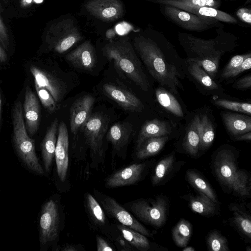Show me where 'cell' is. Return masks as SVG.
Masks as SVG:
<instances>
[{
  "label": "cell",
  "instance_id": "6da1fadb",
  "mask_svg": "<svg viewBox=\"0 0 251 251\" xmlns=\"http://www.w3.org/2000/svg\"><path fill=\"white\" fill-rule=\"evenodd\" d=\"M136 52L150 75L161 85L176 95L185 77L184 59L160 31L149 28L134 38Z\"/></svg>",
  "mask_w": 251,
  "mask_h": 251
},
{
  "label": "cell",
  "instance_id": "7a4b0ae2",
  "mask_svg": "<svg viewBox=\"0 0 251 251\" xmlns=\"http://www.w3.org/2000/svg\"><path fill=\"white\" fill-rule=\"evenodd\" d=\"M216 35L208 39L190 33L178 32L177 38L186 55V59L199 64L215 80L222 57L235 50L240 45L239 38L226 31L224 27L216 29Z\"/></svg>",
  "mask_w": 251,
  "mask_h": 251
},
{
  "label": "cell",
  "instance_id": "3957f363",
  "mask_svg": "<svg viewBox=\"0 0 251 251\" xmlns=\"http://www.w3.org/2000/svg\"><path fill=\"white\" fill-rule=\"evenodd\" d=\"M103 55L142 90L148 92L150 83L141 62L131 44L124 40L110 42L102 49Z\"/></svg>",
  "mask_w": 251,
  "mask_h": 251
},
{
  "label": "cell",
  "instance_id": "277c9868",
  "mask_svg": "<svg viewBox=\"0 0 251 251\" xmlns=\"http://www.w3.org/2000/svg\"><path fill=\"white\" fill-rule=\"evenodd\" d=\"M13 144L16 154L24 166L37 175L46 173L36 155L34 141L29 137L24 122L22 104L17 102L12 111Z\"/></svg>",
  "mask_w": 251,
  "mask_h": 251
},
{
  "label": "cell",
  "instance_id": "5b68a950",
  "mask_svg": "<svg viewBox=\"0 0 251 251\" xmlns=\"http://www.w3.org/2000/svg\"><path fill=\"white\" fill-rule=\"evenodd\" d=\"M214 170L220 181L240 196L247 195L250 190L248 176L236 167L235 158L231 151H218L214 162Z\"/></svg>",
  "mask_w": 251,
  "mask_h": 251
},
{
  "label": "cell",
  "instance_id": "8992f818",
  "mask_svg": "<svg viewBox=\"0 0 251 251\" xmlns=\"http://www.w3.org/2000/svg\"><path fill=\"white\" fill-rule=\"evenodd\" d=\"M58 201L51 197L42 206L38 220L41 251H46L58 240L61 231V213Z\"/></svg>",
  "mask_w": 251,
  "mask_h": 251
},
{
  "label": "cell",
  "instance_id": "52a82bcc",
  "mask_svg": "<svg viewBox=\"0 0 251 251\" xmlns=\"http://www.w3.org/2000/svg\"><path fill=\"white\" fill-rule=\"evenodd\" d=\"M108 119L100 113L91 115L81 127L85 143L90 149L92 166L98 167L105 157L103 139L107 129Z\"/></svg>",
  "mask_w": 251,
  "mask_h": 251
},
{
  "label": "cell",
  "instance_id": "ba28073f",
  "mask_svg": "<svg viewBox=\"0 0 251 251\" xmlns=\"http://www.w3.org/2000/svg\"><path fill=\"white\" fill-rule=\"evenodd\" d=\"M161 13L169 21L186 30L202 32L214 27H224L217 20L199 16L176 7L159 4Z\"/></svg>",
  "mask_w": 251,
  "mask_h": 251
},
{
  "label": "cell",
  "instance_id": "9c48e42d",
  "mask_svg": "<svg viewBox=\"0 0 251 251\" xmlns=\"http://www.w3.org/2000/svg\"><path fill=\"white\" fill-rule=\"evenodd\" d=\"M126 206L138 219L147 224L160 227L165 222L167 203L162 198L158 197L152 201L139 199Z\"/></svg>",
  "mask_w": 251,
  "mask_h": 251
},
{
  "label": "cell",
  "instance_id": "30bf717a",
  "mask_svg": "<svg viewBox=\"0 0 251 251\" xmlns=\"http://www.w3.org/2000/svg\"><path fill=\"white\" fill-rule=\"evenodd\" d=\"M30 70L35 83L47 89L56 102L62 100L73 88L72 80L65 72H52L35 66H31Z\"/></svg>",
  "mask_w": 251,
  "mask_h": 251
},
{
  "label": "cell",
  "instance_id": "8fae6325",
  "mask_svg": "<svg viewBox=\"0 0 251 251\" xmlns=\"http://www.w3.org/2000/svg\"><path fill=\"white\" fill-rule=\"evenodd\" d=\"M94 194L104 211L110 217L119 224L132 228L147 237H151V231L114 198L95 189H94Z\"/></svg>",
  "mask_w": 251,
  "mask_h": 251
},
{
  "label": "cell",
  "instance_id": "7c38bea8",
  "mask_svg": "<svg viewBox=\"0 0 251 251\" xmlns=\"http://www.w3.org/2000/svg\"><path fill=\"white\" fill-rule=\"evenodd\" d=\"M81 35L74 21L64 19L55 25L50 31L49 43L51 50L63 53L81 40Z\"/></svg>",
  "mask_w": 251,
  "mask_h": 251
},
{
  "label": "cell",
  "instance_id": "4fadbf2b",
  "mask_svg": "<svg viewBox=\"0 0 251 251\" xmlns=\"http://www.w3.org/2000/svg\"><path fill=\"white\" fill-rule=\"evenodd\" d=\"M185 75L195 83L201 92L205 95H219L224 89L213 80L197 62L184 59Z\"/></svg>",
  "mask_w": 251,
  "mask_h": 251
},
{
  "label": "cell",
  "instance_id": "5bb4252c",
  "mask_svg": "<svg viewBox=\"0 0 251 251\" xmlns=\"http://www.w3.org/2000/svg\"><path fill=\"white\" fill-rule=\"evenodd\" d=\"M102 89L108 98L125 110L140 112L144 108L140 100L125 88L112 83H105L103 85Z\"/></svg>",
  "mask_w": 251,
  "mask_h": 251
},
{
  "label": "cell",
  "instance_id": "9a60e30c",
  "mask_svg": "<svg viewBox=\"0 0 251 251\" xmlns=\"http://www.w3.org/2000/svg\"><path fill=\"white\" fill-rule=\"evenodd\" d=\"M85 7L92 16L104 22H111L121 18L124 13L120 0H89Z\"/></svg>",
  "mask_w": 251,
  "mask_h": 251
},
{
  "label": "cell",
  "instance_id": "2e32d148",
  "mask_svg": "<svg viewBox=\"0 0 251 251\" xmlns=\"http://www.w3.org/2000/svg\"><path fill=\"white\" fill-rule=\"evenodd\" d=\"M69 134L66 125L61 122L58 125L55 150L56 170L59 179L63 182L67 177L69 166Z\"/></svg>",
  "mask_w": 251,
  "mask_h": 251
},
{
  "label": "cell",
  "instance_id": "e0dca14e",
  "mask_svg": "<svg viewBox=\"0 0 251 251\" xmlns=\"http://www.w3.org/2000/svg\"><path fill=\"white\" fill-rule=\"evenodd\" d=\"M146 166L145 163H134L118 170L106 178L105 186L112 188L135 184L141 178Z\"/></svg>",
  "mask_w": 251,
  "mask_h": 251
},
{
  "label": "cell",
  "instance_id": "ac0fdd59",
  "mask_svg": "<svg viewBox=\"0 0 251 251\" xmlns=\"http://www.w3.org/2000/svg\"><path fill=\"white\" fill-rule=\"evenodd\" d=\"M132 129L128 122H118L112 126L107 133V141L111 144L113 151L123 159L126 156Z\"/></svg>",
  "mask_w": 251,
  "mask_h": 251
},
{
  "label": "cell",
  "instance_id": "d6986e66",
  "mask_svg": "<svg viewBox=\"0 0 251 251\" xmlns=\"http://www.w3.org/2000/svg\"><path fill=\"white\" fill-rule=\"evenodd\" d=\"M66 59L76 69L92 70L97 63L95 48L89 41H86L66 54Z\"/></svg>",
  "mask_w": 251,
  "mask_h": 251
},
{
  "label": "cell",
  "instance_id": "ffe728a7",
  "mask_svg": "<svg viewBox=\"0 0 251 251\" xmlns=\"http://www.w3.org/2000/svg\"><path fill=\"white\" fill-rule=\"evenodd\" d=\"M95 99L89 95L76 100L70 108V129L76 134L91 115Z\"/></svg>",
  "mask_w": 251,
  "mask_h": 251
},
{
  "label": "cell",
  "instance_id": "44dd1931",
  "mask_svg": "<svg viewBox=\"0 0 251 251\" xmlns=\"http://www.w3.org/2000/svg\"><path fill=\"white\" fill-rule=\"evenodd\" d=\"M23 108L27 131L29 135L33 136L39 128L40 111L37 98L29 86L25 88Z\"/></svg>",
  "mask_w": 251,
  "mask_h": 251
},
{
  "label": "cell",
  "instance_id": "7402d4cb",
  "mask_svg": "<svg viewBox=\"0 0 251 251\" xmlns=\"http://www.w3.org/2000/svg\"><path fill=\"white\" fill-rule=\"evenodd\" d=\"M58 125V120L55 118L48 129L40 145L43 168L46 173H50L54 157Z\"/></svg>",
  "mask_w": 251,
  "mask_h": 251
},
{
  "label": "cell",
  "instance_id": "603a6c76",
  "mask_svg": "<svg viewBox=\"0 0 251 251\" xmlns=\"http://www.w3.org/2000/svg\"><path fill=\"white\" fill-rule=\"evenodd\" d=\"M221 117L226 129L235 136L251 131V116L229 111H222Z\"/></svg>",
  "mask_w": 251,
  "mask_h": 251
},
{
  "label": "cell",
  "instance_id": "cb8c5ba5",
  "mask_svg": "<svg viewBox=\"0 0 251 251\" xmlns=\"http://www.w3.org/2000/svg\"><path fill=\"white\" fill-rule=\"evenodd\" d=\"M166 4L176 7L199 16L212 19L220 22L235 25L239 23L238 20L232 15L214 7L187 6L176 3Z\"/></svg>",
  "mask_w": 251,
  "mask_h": 251
},
{
  "label": "cell",
  "instance_id": "d4e9b609",
  "mask_svg": "<svg viewBox=\"0 0 251 251\" xmlns=\"http://www.w3.org/2000/svg\"><path fill=\"white\" fill-rule=\"evenodd\" d=\"M84 206L88 219L95 227L104 233L108 229V221L105 211L97 200L89 192L84 195Z\"/></svg>",
  "mask_w": 251,
  "mask_h": 251
},
{
  "label": "cell",
  "instance_id": "484cf974",
  "mask_svg": "<svg viewBox=\"0 0 251 251\" xmlns=\"http://www.w3.org/2000/svg\"><path fill=\"white\" fill-rule=\"evenodd\" d=\"M155 95L157 103L164 111L177 118L184 117V109L176 95L162 86L155 89Z\"/></svg>",
  "mask_w": 251,
  "mask_h": 251
},
{
  "label": "cell",
  "instance_id": "4316f807",
  "mask_svg": "<svg viewBox=\"0 0 251 251\" xmlns=\"http://www.w3.org/2000/svg\"><path fill=\"white\" fill-rule=\"evenodd\" d=\"M172 127L168 122L157 119L147 121L142 126L138 135L136 149L147 139L169 136Z\"/></svg>",
  "mask_w": 251,
  "mask_h": 251
},
{
  "label": "cell",
  "instance_id": "83f0119b",
  "mask_svg": "<svg viewBox=\"0 0 251 251\" xmlns=\"http://www.w3.org/2000/svg\"><path fill=\"white\" fill-rule=\"evenodd\" d=\"M200 135L199 127V116L196 115L186 128L183 146L187 153L196 155L200 149Z\"/></svg>",
  "mask_w": 251,
  "mask_h": 251
},
{
  "label": "cell",
  "instance_id": "f1b7e54d",
  "mask_svg": "<svg viewBox=\"0 0 251 251\" xmlns=\"http://www.w3.org/2000/svg\"><path fill=\"white\" fill-rule=\"evenodd\" d=\"M116 227L132 248L141 251L150 250V243L147 236L121 224L116 225Z\"/></svg>",
  "mask_w": 251,
  "mask_h": 251
},
{
  "label": "cell",
  "instance_id": "f546056e",
  "mask_svg": "<svg viewBox=\"0 0 251 251\" xmlns=\"http://www.w3.org/2000/svg\"><path fill=\"white\" fill-rule=\"evenodd\" d=\"M169 139V136L147 139L136 149L135 157L143 159L158 153Z\"/></svg>",
  "mask_w": 251,
  "mask_h": 251
},
{
  "label": "cell",
  "instance_id": "4dcf8cb0",
  "mask_svg": "<svg viewBox=\"0 0 251 251\" xmlns=\"http://www.w3.org/2000/svg\"><path fill=\"white\" fill-rule=\"evenodd\" d=\"M198 116L200 135V149L205 150L211 145L214 140L215 127L208 114L203 113Z\"/></svg>",
  "mask_w": 251,
  "mask_h": 251
},
{
  "label": "cell",
  "instance_id": "1f68e13d",
  "mask_svg": "<svg viewBox=\"0 0 251 251\" xmlns=\"http://www.w3.org/2000/svg\"><path fill=\"white\" fill-rule=\"evenodd\" d=\"M215 204L209 197L200 192L196 197H191L189 201L191 209L204 216L211 215L215 212Z\"/></svg>",
  "mask_w": 251,
  "mask_h": 251
},
{
  "label": "cell",
  "instance_id": "d6a6232c",
  "mask_svg": "<svg viewBox=\"0 0 251 251\" xmlns=\"http://www.w3.org/2000/svg\"><path fill=\"white\" fill-rule=\"evenodd\" d=\"M193 233L191 224L185 219H181L172 230V235L175 244L180 248L186 247Z\"/></svg>",
  "mask_w": 251,
  "mask_h": 251
},
{
  "label": "cell",
  "instance_id": "836d02e7",
  "mask_svg": "<svg viewBox=\"0 0 251 251\" xmlns=\"http://www.w3.org/2000/svg\"><path fill=\"white\" fill-rule=\"evenodd\" d=\"M186 176L188 182L200 193L209 197L215 203L217 202V198L214 190L207 182L196 172L188 171Z\"/></svg>",
  "mask_w": 251,
  "mask_h": 251
},
{
  "label": "cell",
  "instance_id": "e575fe53",
  "mask_svg": "<svg viewBox=\"0 0 251 251\" xmlns=\"http://www.w3.org/2000/svg\"><path fill=\"white\" fill-rule=\"evenodd\" d=\"M233 212V220L239 230L249 239H251V220L247 213L239 207L233 205L230 207Z\"/></svg>",
  "mask_w": 251,
  "mask_h": 251
},
{
  "label": "cell",
  "instance_id": "d590c367",
  "mask_svg": "<svg viewBox=\"0 0 251 251\" xmlns=\"http://www.w3.org/2000/svg\"><path fill=\"white\" fill-rule=\"evenodd\" d=\"M175 156L171 154L160 161L156 166L154 174L152 176L151 182L153 185L159 184L164 178L169 171L172 168Z\"/></svg>",
  "mask_w": 251,
  "mask_h": 251
},
{
  "label": "cell",
  "instance_id": "8d00e7d4",
  "mask_svg": "<svg viewBox=\"0 0 251 251\" xmlns=\"http://www.w3.org/2000/svg\"><path fill=\"white\" fill-rule=\"evenodd\" d=\"M155 4H166L176 3L187 6H208L218 9L222 5L221 0H146Z\"/></svg>",
  "mask_w": 251,
  "mask_h": 251
},
{
  "label": "cell",
  "instance_id": "74e56055",
  "mask_svg": "<svg viewBox=\"0 0 251 251\" xmlns=\"http://www.w3.org/2000/svg\"><path fill=\"white\" fill-rule=\"evenodd\" d=\"M214 104L220 107L249 116L251 115V104L248 102L232 101L219 99L214 101Z\"/></svg>",
  "mask_w": 251,
  "mask_h": 251
},
{
  "label": "cell",
  "instance_id": "f35d334b",
  "mask_svg": "<svg viewBox=\"0 0 251 251\" xmlns=\"http://www.w3.org/2000/svg\"><path fill=\"white\" fill-rule=\"evenodd\" d=\"M207 244L211 251H229L227 240L217 230L212 231L209 233L207 238Z\"/></svg>",
  "mask_w": 251,
  "mask_h": 251
},
{
  "label": "cell",
  "instance_id": "ab89813d",
  "mask_svg": "<svg viewBox=\"0 0 251 251\" xmlns=\"http://www.w3.org/2000/svg\"><path fill=\"white\" fill-rule=\"evenodd\" d=\"M35 89L39 99L44 107L50 113H52L58 109L57 102L45 88L35 83Z\"/></svg>",
  "mask_w": 251,
  "mask_h": 251
},
{
  "label": "cell",
  "instance_id": "60d3db41",
  "mask_svg": "<svg viewBox=\"0 0 251 251\" xmlns=\"http://www.w3.org/2000/svg\"><path fill=\"white\" fill-rule=\"evenodd\" d=\"M248 53L233 56L224 68L221 74V78L222 79H227L232 78L233 74L239 67L247 56Z\"/></svg>",
  "mask_w": 251,
  "mask_h": 251
},
{
  "label": "cell",
  "instance_id": "b9f144b4",
  "mask_svg": "<svg viewBox=\"0 0 251 251\" xmlns=\"http://www.w3.org/2000/svg\"><path fill=\"white\" fill-rule=\"evenodd\" d=\"M235 14L238 19L243 23L249 25L251 24V9L248 7L239 8Z\"/></svg>",
  "mask_w": 251,
  "mask_h": 251
},
{
  "label": "cell",
  "instance_id": "7bdbcfd3",
  "mask_svg": "<svg viewBox=\"0 0 251 251\" xmlns=\"http://www.w3.org/2000/svg\"><path fill=\"white\" fill-rule=\"evenodd\" d=\"M232 87L237 90H246L251 88V75L249 74L235 81Z\"/></svg>",
  "mask_w": 251,
  "mask_h": 251
},
{
  "label": "cell",
  "instance_id": "ee69618b",
  "mask_svg": "<svg viewBox=\"0 0 251 251\" xmlns=\"http://www.w3.org/2000/svg\"><path fill=\"white\" fill-rule=\"evenodd\" d=\"M251 68V53L248 52L247 56L245 57L239 67L234 73L232 76L234 77L243 72L250 69Z\"/></svg>",
  "mask_w": 251,
  "mask_h": 251
},
{
  "label": "cell",
  "instance_id": "f6af8a7d",
  "mask_svg": "<svg viewBox=\"0 0 251 251\" xmlns=\"http://www.w3.org/2000/svg\"><path fill=\"white\" fill-rule=\"evenodd\" d=\"M112 238L115 240L117 247L119 248L120 251H128L133 250V248L128 243L120 233L119 235L116 237H112Z\"/></svg>",
  "mask_w": 251,
  "mask_h": 251
},
{
  "label": "cell",
  "instance_id": "bcb514c9",
  "mask_svg": "<svg viewBox=\"0 0 251 251\" xmlns=\"http://www.w3.org/2000/svg\"><path fill=\"white\" fill-rule=\"evenodd\" d=\"M96 247L98 251H115V249L104 239L100 236H97L96 237Z\"/></svg>",
  "mask_w": 251,
  "mask_h": 251
},
{
  "label": "cell",
  "instance_id": "7dc6e473",
  "mask_svg": "<svg viewBox=\"0 0 251 251\" xmlns=\"http://www.w3.org/2000/svg\"><path fill=\"white\" fill-rule=\"evenodd\" d=\"M0 37L2 41V45L7 49L8 45V35L7 31L0 16Z\"/></svg>",
  "mask_w": 251,
  "mask_h": 251
},
{
  "label": "cell",
  "instance_id": "c3c4849f",
  "mask_svg": "<svg viewBox=\"0 0 251 251\" xmlns=\"http://www.w3.org/2000/svg\"><path fill=\"white\" fill-rule=\"evenodd\" d=\"M58 250L61 251H78L80 250L76 245L74 244H64Z\"/></svg>",
  "mask_w": 251,
  "mask_h": 251
},
{
  "label": "cell",
  "instance_id": "681fc988",
  "mask_svg": "<svg viewBox=\"0 0 251 251\" xmlns=\"http://www.w3.org/2000/svg\"><path fill=\"white\" fill-rule=\"evenodd\" d=\"M234 137V139L237 141H251V131L240 134Z\"/></svg>",
  "mask_w": 251,
  "mask_h": 251
},
{
  "label": "cell",
  "instance_id": "f907efd6",
  "mask_svg": "<svg viewBox=\"0 0 251 251\" xmlns=\"http://www.w3.org/2000/svg\"><path fill=\"white\" fill-rule=\"evenodd\" d=\"M7 59V55L5 50L0 45V61L1 62H5Z\"/></svg>",
  "mask_w": 251,
  "mask_h": 251
},
{
  "label": "cell",
  "instance_id": "816d5d0a",
  "mask_svg": "<svg viewBox=\"0 0 251 251\" xmlns=\"http://www.w3.org/2000/svg\"><path fill=\"white\" fill-rule=\"evenodd\" d=\"M33 0H21V3L23 7H27L32 3Z\"/></svg>",
  "mask_w": 251,
  "mask_h": 251
},
{
  "label": "cell",
  "instance_id": "f5cc1de1",
  "mask_svg": "<svg viewBox=\"0 0 251 251\" xmlns=\"http://www.w3.org/2000/svg\"><path fill=\"white\" fill-rule=\"evenodd\" d=\"M195 250L193 247H185L183 249V251H194Z\"/></svg>",
  "mask_w": 251,
  "mask_h": 251
},
{
  "label": "cell",
  "instance_id": "db71d44e",
  "mask_svg": "<svg viewBox=\"0 0 251 251\" xmlns=\"http://www.w3.org/2000/svg\"><path fill=\"white\" fill-rule=\"evenodd\" d=\"M1 97H0V130L1 127Z\"/></svg>",
  "mask_w": 251,
  "mask_h": 251
},
{
  "label": "cell",
  "instance_id": "11a10c76",
  "mask_svg": "<svg viewBox=\"0 0 251 251\" xmlns=\"http://www.w3.org/2000/svg\"><path fill=\"white\" fill-rule=\"evenodd\" d=\"M44 0H33V2L36 4L42 3Z\"/></svg>",
  "mask_w": 251,
  "mask_h": 251
},
{
  "label": "cell",
  "instance_id": "9f6ffc18",
  "mask_svg": "<svg viewBox=\"0 0 251 251\" xmlns=\"http://www.w3.org/2000/svg\"><path fill=\"white\" fill-rule=\"evenodd\" d=\"M251 3V0H247L246 1V2H245V4H250Z\"/></svg>",
  "mask_w": 251,
  "mask_h": 251
},
{
  "label": "cell",
  "instance_id": "6f0895ef",
  "mask_svg": "<svg viewBox=\"0 0 251 251\" xmlns=\"http://www.w3.org/2000/svg\"><path fill=\"white\" fill-rule=\"evenodd\" d=\"M225 1H236L237 0H224Z\"/></svg>",
  "mask_w": 251,
  "mask_h": 251
},
{
  "label": "cell",
  "instance_id": "680465c9",
  "mask_svg": "<svg viewBox=\"0 0 251 251\" xmlns=\"http://www.w3.org/2000/svg\"><path fill=\"white\" fill-rule=\"evenodd\" d=\"M0 43L2 45V41L1 40L0 37Z\"/></svg>",
  "mask_w": 251,
  "mask_h": 251
}]
</instances>
